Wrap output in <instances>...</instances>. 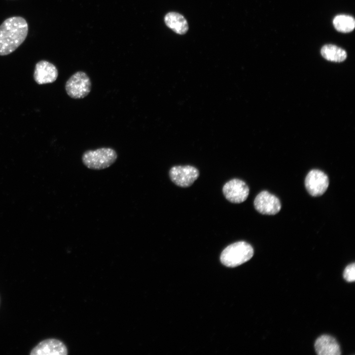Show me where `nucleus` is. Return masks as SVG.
Instances as JSON below:
<instances>
[{
	"label": "nucleus",
	"instance_id": "nucleus-10",
	"mask_svg": "<svg viewBox=\"0 0 355 355\" xmlns=\"http://www.w3.org/2000/svg\"><path fill=\"white\" fill-rule=\"evenodd\" d=\"M65 345L56 339H47L39 342L31 351V355H66Z\"/></svg>",
	"mask_w": 355,
	"mask_h": 355
},
{
	"label": "nucleus",
	"instance_id": "nucleus-4",
	"mask_svg": "<svg viewBox=\"0 0 355 355\" xmlns=\"http://www.w3.org/2000/svg\"><path fill=\"white\" fill-rule=\"evenodd\" d=\"M65 90L71 98L74 99H83L91 91V80L85 72L77 71L67 81Z\"/></svg>",
	"mask_w": 355,
	"mask_h": 355
},
{
	"label": "nucleus",
	"instance_id": "nucleus-3",
	"mask_svg": "<svg viewBox=\"0 0 355 355\" xmlns=\"http://www.w3.org/2000/svg\"><path fill=\"white\" fill-rule=\"evenodd\" d=\"M116 151L110 147H101L95 150H87L82 155L83 164L92 170H100L108 168L116 160Z\"/></svg>",
	"mask_w": 355,
	"mask_h": 355
},
{
	"label": "nucleus",
	"instance_id": "nucleus-6",
	"mask_svg": "<svg viewBox=\"0 0 355 355\" xmlns=\"http://www.w3.org/2000/svg\"><path fill=\"white\" fill-rule=\"evenodd\" d=\"M328 185L327 176L319 170L310 171L305 179V185L307 191L314 197L322 195L327 190Z\"/></svg>",
	"mask_w": 355,
	"mask_h": 355
},
{
	"label": "nucleus",
	"instance_id": "nucleus-9",
	"mask_svg": "<svg viewBox=\"0 0 355 355\" xmlns=\"http://www.w3.org/2000/svg\"><path fill=\"white\" fill-rule=\"evenodd\" d=\"M58 76L57 68L50 62L41 60L36 64L34 78L38 84L53 83L57 79Z\"/></svg>",
	"mask_w": 355,
	"mask_h": 355
},
{
	"label": "nucleus",
	"instance_id": "nucleus-12",
	"mask_svg": "<svg viewBox=\"0 0 355 355\" xmlns=\"http://www.w3.org/2000/svg\"><path fill=\"white\" fill-rule=\"evenodd\" d=\"M166 25L178 35H184L187 33L189 27L188 22L184 17L176 12H170L164 17Z\"/></svg>",
	"mask_w": 355,
	"mask_h": 355
},
{
	"label": "nucleus",
	"instance_id": "nucleus-1",
	"mask_svg": "<svg viewBox=\"0 0 355 355\" xmlns=\"http://www.w3.org/2000/svg\"><path fill=\"white\" fill-rule=\"evenodd\" d=\"M28 24L21 16L6 19L0 25V56L14 51L24 41L28 33Z\"/></svg>",
	"mask_w": 355,
	"mask_h": 355
},
{
	"label": "nucleus",
	"instance_id": "nucleus-14",
	"mask_svg": "<svg viewBox=\"0 0 355 355\" xmlns=\"http://www.w3.org/2000/svg\"><path fill=\"white\" fill-rule=\"evenodd\" d=\"M333 24L335 29L342 33H349L352 31L355 26L354 18L347 15H339L333 20Z\"/></svg>",
	"mask_w": 355,
	"mask_h": 355
},
{
	"label": "nucleus",
	"instance_id": "nucleus-7",
	"mask_svg": "<svg viewBox=\"0 0 355 355\" xmlns=\"http://www.w3.org/2000/svg\"><path fill=\"white\" fill-rule=\"evenodd\" d=\"M222 192L227 200L233 203L239 204L247 199L249 194V188L244 181L235 178L224 184Z\"/></svg>",
	"mask_w": 355,
	"mask_h": 355
},
{
	"label": "nucleus",
	"instance_id": "nucleus-13",
	"mask_svg": "<svg viewBox=\"0 0 355 355\" xmlns=\"http://www.w3.org/2000/svg\"><path fill=\"white\" fill-rule=\"evenodd\" d=\"M320 53L326 60L334 62H343L347 56L344 49L332 44H326L322 46Z\"/></svg>",
	"mask_w": 355,
	"mask_h": 355
},
{
	"label": "nucleus",
	"instance_id": "nucleus-8",
	"mask_svg": "<svg viewBox=\"0 0 355 355\" xmlns=\"http://www.w3.org/2000/svg\"><path fill=\"white\" fill-rule=\"evenodd\" d=\"M254 206L259 213L267 215L276 214L281 209L279 199L267 191H263L256 196Z\"/></svg>",
	"mask_w": 355,
	"mask_h": 355
},
{
	"label": "nucleus",
	"instance_id": "nucleus-15",
	"mask_svg": "<svg viewBox=\"0 0 355 355\" xmlns=\"http://www.w3.org/2000/svg\"><path fill=\"white\" fill-rule=\"evenodd\" d=\"M343 277L348 282H353L355 280V264L354 263L348 265L343 273Z\"/></svg>",
	"mask_w": 355,
	"mask_h": 355
},
{
	"label": "nucleus",
	"instance_id": "nucleus-2",
	"mask_svg": "<svg viewBox=\"0 0 355 355\" xmlns=\"http://www.w3.org/2000/svg\"><path fill=\"white\" fill-rule=\"evenodd\" d=\"M251 246L244 241H239L227 246L220 255L221 263L227 267L239 266L251 258L253 255Z\"/></svg>",
	"mask_w": 355,
	"mask_h": 355
},
{
	"label": "nucleus",
	"instance_id": "nucleus-11",
	"mask_svg": "<svg viewBox=\"0 0 355 355\" xmlns=\"http://www.w3.org/2000/svg\"><path fill=\"white\" fill-rule=\"evenodd\" d=\"M315 349L319 355H340L341 354L340 346L336 339L327 335H321L316 340Z\"/></svg>",
	"mask_w": 355,
	"mask_h": 355
},
{
	"label": "nucleus",
	"instance_id": "nucleus-5",
	"mask_svg": "<svg viewBox=\"0 0 355 355\" xmlns=\"http://www.w3.org/2000/svg\"><path fill=\"white\" fill-rule=\"evenodd\" d=\"M169 175L175 184L181 187H187L198 178L199 172L197 169L191 166H176L170 169Z\"/></svg>",
	"mask_w": 355,
	"mask_h": 355
}]
</instances>
